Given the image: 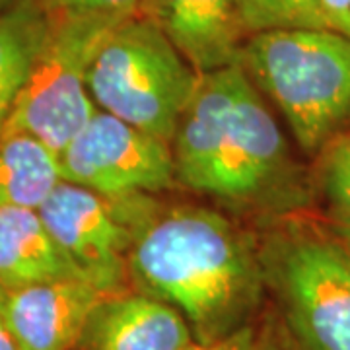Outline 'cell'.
<instances>
[{
    "mask_svg": "<svg viewBox=\"0 0 350 350\" xmlns=\"http://www.w3.org/2000/svg\"><path fill=\"white\" fill-rule=\"evenodd\" d=\"M172 150L177 183L234 208L300 191L286 137L241 63L200 72Z\"/></svg>",
    "mask_w": 350,
    "mask_h": 350,
    "instance_id": "obj_1",
    "label": "cell"
},
{
    "mask_svg": "<svg viewBox=\"0 0 350 350\" xmlns=\"http://www.w3.org/2000/svg\"><path fill=\"white\" fill-rule=\"evenodd\" d=\"M140 292L183 313L197 340L245 325L261 294V250L226 214L206 206L158 211L129 257Z\"/></svg>",
    "mask_w": 350,
    "mask_h": 350,
    "instance_id": "obj_2",
    "label": "cell"
},
{
    "mask_svg": "<svg viewBox=\"0 0 350 350\" xmlns=\"http://www.w3.org/2000/svg\"><path fill=\"white\" fill-rule=\"evenodd\" d=\"M241 64L284 115L306 154H319L350 117V39L321 27L247 38Z\"/></svg>",
    "mask_w": 350,
    "mask_h": 350,
    "instance_id": "obj_3",
    "label": "cell"
},
{
    "mask_svg": "<svg viewBox=\"0 0 350 350\" xmlns=\"http://www.w3.org/2000/svg\"><path fill=\"white\" fill-rule=\"evenodd\" d=\"M199 76L162 29L138 14L103 41L88 70V92L98 109L172 144Z\"/></svg>",
    "mask_w": 350,
    "mask_h": 350,
    "instance_id": "obj_4",
    "label": "cell"
},
{
    "mask_svg": "<svg viewBox=\"0 0 350 350\" xmlns=\"http://www.w3.org/2000/svg\"><path fill=\"white\" fill-rule=\"evenodd\" d=\"M261 262L301 349L350 350V251L337 234L284 226L265 239Z\"/></svg>",
    "mask_w": 350,
    "mask_h": 350,
    "instance_id": "obj_5",
    "label": "cell"
},
{
    "mask_svg": "<svg viewBox=\"0 0 350 350\" xmlns=\"http://www.w3.org/2000/svg\"><path fill=\"white\" fill-rule=\"evenodd\" d=\"M51 12L49 31L2 133L33 135L61 154L98 111L88 70L107 36L129 18Z\"/></svg>",
    "mask_w": 350,
    "mask_h": 350,
    "instance_id": "obj_6",
    "label": "cell"
},
{
    "mask_svg": "<svg viewBox=\"0 0 350 350\" xmlns=\"http://www.w3.org/2000/svg\"><path fill=\"white\" fill-rule=\"evenodd\" d=\"M158 211L150 195L107 197L63 179L39 214L80 276L105 294H119L131 251Z\"/></svg>",
    "mask_w": 350,
    "mask_h": 350,
    "instance_id": "obj_7",
    "label": "cell"
},
{
    "mask_svg": "<svg viewBox=\"0 0 350 350\" xmlns=\"http://www.w3.org/2000/svg\"><path fill=\"white\" fill-rule=\"evenodd\" d=\"M59 160L64 181L107 197H154L177 183L170 142L101 109L64 146Z\"/></svg>",
    "mask_w": 350,
    "mask_h": 350,
    "instance_id": "obj_8",
    "label": "cell"
},
{
    "mask_svg": "<svg viewBox=\"0 0 350 350\" xmlns=\"http://www.w3.org/2000/svg\"><path fill=\"white\" fill-rule=\"evenodd\" d=\"M107 296L82 278H64L6 292L0 313L20 350H70Z\"/></svg>",
    "mask_w": 350,
    "mask_h": 350,
    "instance_id": "obj_9",
    "label": "cell"
},
{
    "mask_svg": "<svg viewBox=\"0 0 350 350\" xmlns=\"http://www.w3.org/2000/svg\"><path fill=\"white\" fill-rule=\"evenodd\" d=\"M138 14L158 25L199 72L241 63L250 36L238 0H140Z\"/></svg>",
    "mask_w": 350,
    "mask_h": 350,
    "instance_id": "obj_10",
    "label": "cell"
},
{
    "mask_svg": "<svg viewBox=\"0 0 350 350\" xmlns=\"http://www.w3.org/2000/svg\"><path fill=\"white\" fill-rule=\"evenodd\" d=\"M88 350H183L195 335L183 313L150 294H113L94 313Z\"/></svg>",
    "mask_w": 350,
    "mask_h": 350,
    "instance_id": "obj_11",
    "label": "cell"
},
{
    "mask_svg": "<svg viewBox=\"0 0 350 350\" xmlns=\"http://www.w3.org/2000/svg\"><path fill=\"white\" fill-rule=\"evenodd\" d=\"M64 278L82 276L51 236L39 211L0 208V288L12 292Z\"/></svg>",
    "mask_w": 350,
    "mask_h": 350,
    "instance_id": "obj_12",
    "label": "cell"
},
{
    "mask_svg": "<svg viewBox=\"0 0 350 350\" xmlns=\"http://www.w3.org/2000/svg\"><path fill=\"white\" fill-rule=\"evenodd\" d=\"M61 181L59 152L22 131L0 133V208L39 211Z\"/></svg>",
    "mask_w": 350,
    "mask_h": 350,
    "instance_id": "obj_13",
    "label": "cell"
},
{
    "mask_svg": "<svg viewBox=\"0 0 350 350\" xmlns=\"http://www.w3.org/2000/svg\"><path fill=\"white\" fill-rule=\"evenodd\" d=\"M51 18L45 0H20L0 14V133L45 41Z\"/></svg>",
    "mask_w": 350,
    "mask_h": 350,
    "instance_id": "obj_14",
    "label": "cell"
},
{
    "mask_svg": "<svg viewBox=\"0 0 350 350\" xmlns=\"http://www.w3.org/2000/svg\"><path fill=\"white\" fill-rule=\"evenodd\" d=\"M238 6L247 36L290 27L327 29L317 0H238Z\"/></svg>",
    "mask_w": 350,
    "mask_h": 350,
    "instance_id": "obj_15",
    "label": "cell"
},
{
    "mask_svg": "<svg viewBox=\"0 0 350 350\" xmlns=\"http://www.w3.org/2000/svg\"><path fill=\"white\" fill-rule=\"evenodd\" d=\"M321 154L319 181L335 226L350 228V133L333 137Z\"/></svg>",
    "mask_w": 350,
    "mask_h": 350,
    "instance_id": "obj_16",
    "label": "cell"
},
{
    "mask_svg": "<svg viewBox=\"0 0 350 350\" xmlns=\"http://www.w3.org/2000/svg\"><path fill=\"white\" fill-rule=\"evenodd\" d=\"M55 12L75 14H105L117 18L138 16L140 0H45Z\"/></svg>",
    "mask_w": 350,
    "mask_h": 350,
    "instance_id": "obj_17",
    "label": "cell"
},
{
    "mask_svg": "<svg viewBox=\"0 0 350 350\" xmlns=\"http://www.w3.org/2000/svg\"><path fill=\"white\" fill-rule=\"evenodd\" d=\"M257 340H259V333L255 331V327L245 323L224 337L213 338V340L195 338L183 350H257Z\"/></svg>",
    "mask_w": 350,
    "mask_h": 350,
    "instance_id": "obj_18",
    "label": "cell"
},
{
    "mask_svg": "<svg viewBox=\"0 0 350 350\" xmlns=\"http://www.w3.org/2000/svg\"><path fill=\"white\" fill-rule=\"evenodd\" d=\"M327 29L350 39V0H317Z\"/></svg>",
    "mask_w": 350,
    "mask_h": 350,
    "instance_id": "obj_19",
    "label": "cell"
},
{
    "mask_svg": "<svg viewBox=\"0 0 350 350\" xmlns=\"http://www.w3.org/2000/svg\"><path fill=\"white\" fill-rule=\"evenodd\" d=\"M257 350H304L292 338V335L288 333V329H282V333L278 329H269L262 331L257 340Z\"/></svg>",
    "mask_w": 350,
    "mask_h": 350,
    "instance_id": "obj_20",
    "label": "cell"
},
{
    "mask_svg": "<svg viewBox=\"0 0 350 350\" xmlns=\"http://www.w3.org/2000/svg\"><path fill=\"white\" fill-rule=\"evenodd\" d=\"M0 350H20L16 338H14L10 329L6 325V321H4V317H2V313H0Z\"/></svg>",
    "mask_w": 350,
    "mask_h": 350,
    "instance_id": "obj_21",
    "label": "cell"
},
{
    "mask_svg": "<svg viewBox=\"0 0 350 350\" xmlns=\"http://www.w3.org/2000/svg\"><path fill=\"white\" fill-rule=\"evenodd\" d=\"M333 232H335L338 238H340V241L345 243V247L350 251V228H347V226H335Z\"/></svg>",
    "mask_w": 350,
    "mask_h": 350,
    "instance_id": "obj_22",
    "label": "cell"
},
{
    "mask_svg": "<svg viewBox=\"0 0 350 350\" xmlns=\"http://www.w3.org/2000/svg\"><path fill=\"white\" fill-rule=\"evenodd\" d=\"M20 0H0V14H4L6 10H10L12 6H16Z\"/></svg>",
    "mask_w": 350,
    "mask_h": 350,
    "instance_id": "obj_23",
    "label": "cell"
},
{
    "mask_svg": "<svg viewBox=\"0 0 350 350\" xmlns=\"http://www.w3.org/2000/svg\"><path fill=\"white\" fill-rule=\"evenodd\" d=\"M4 296H6V292H4V290L0 288V306H2V301H4Z\"/></svg>",
    "mask_w": 350,
    "mask_h": 350,
    "instance_id": "obj_24",
    "label": "cell"
}]
</instances>
